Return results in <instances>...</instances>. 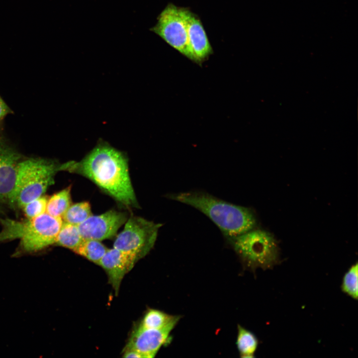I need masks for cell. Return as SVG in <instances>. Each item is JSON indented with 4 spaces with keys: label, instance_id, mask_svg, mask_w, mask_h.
I'll return each instance as SVG.
<instances>
[{
    "label": "cell",
    "instance_id": "1",
    "mask_svg": "<svg viewBox=\"0 0 358 358\" xmlns=\"http://www.w3.org/2000/svg\"><path fill=\"white\" fill-rule=\"evenodd\" d=\"M68 172L90 179L127 207L137 205L129 177L127 159L123 153L107 143L98 144L79 162L70 161Z\"/></svg>",
    "mask_w": 358,
    "mask_h": 358
},
{
    "label": "cell",
    "instance_id": "2",
    "mask_svg": "<svg viewBox=\"0 0 358 358\" xmlns=\"http://www.w3.org/2000/svg\"><path fill=\"white\" fill-rule=\"evenodd\" d=\"M167 197L203 213L219 228L224 237L244 233L257 225L255 215L250 208L227 202L207 192H180L168 194Z\"/></svg>",
    "mask_w": 358,
    "mask_h": 358
},
{
    "label": "cell",
    "instance_id": "3",
    "mask_svg": "<svg viewBox=\"0 0 358 358\" xmlns=\"http://www.w3.org/2000/svg\"><path fill=\"white\" fill-rule=\"evenodd\" d=\"M62 223V218L46 212L23 221L0 218V243L19 239L14 257L36 253L55 244Z\"/></svg>",
    "mask_w": 358,
    "mask_h": 358
},
{
    "label": "cell",
    "instance_id": "4",
    "mask_svg": "<svg viewBox=\"0 0 358 358\" xmlns=\"http://www.w3.org/2000/svg\"><path fill=\"white\" fill-rule=\"evenodd\" d=\"M70 162L60 164L43 158L21 160L17 164L14 186L8 205L21 208L44 195L60 171H68Z\"/></svg>",
    "mask_w": 358,
    "mask_h": 358
},
{
    "label": "cell",
    "instance_id": "5",
    "mask_svg": "<svg viewBox=\"0 0 358 358\" xmlns=\"http://www.w3.org/2000/svg\"><path fill=\"white\" fill-rule=\"evenodd\" d=\"M225 238L243 267L254 272L258 268L271 269L278 263L277 244L268 232L255 228Z\"/></svg>",
    "mask_w": 358,
    "mask_h": 358
},
{
    "label": "cell",
    "instance_id": "6",
    "mask_svg": "<svg viewBox=\"0 0 358 358\" xmlns=\"http://www.w3.org/2000/svg\"><path fill=\"white\" fill-rule=\"evenodd\" d=\"M117 236L113 247L134 256L137 260L146 255L156 241L162 224L138 216H131Z\"/></svg>",
    "mask_w": 358,
    "mask_h": 358
},
{
    "label": "cell",
    "instance_id": "7",
    "mask_svg": "<svg viewBox=\"0 0 358 358\" xmlns=\"http://www.w3.org/2000/svg\"><path fill=\"white\" fill-rule=\"evenodd\" d=\"M185 8L169 4L159 15L150 30L173 48L188 58V44Z\"/></svg>",
    "mask_w": 358,
    "mask_h": 358
},
{
    "label": "cell",
    "instance_id": "8",
    "mask_svg": "<svg viewBox=\"0 0 358 358\" xmlns=\"http://www.w3.org/2000/svg\"><path fill=\"white\" fill-rule=\"evenodd\" d=\"M127 220L125 213L109 210L99 215H91L78 226L84 239L101 241L114 236Z\"/></svg>",
    "mask_w": 358,
    "mask_h": 358
},
{
    "label": "cell",
    "instance_id": "9",
    "mask_svg": "<svg viewBox=\"0 0 358 358\" xmlns=\"http://www.w3.org/2000/svg\"><path fill=\"white\" fill-rule=\"evenodd\" d=\"M173 329H146L139 326L131 334L126 349L137 351L143 358H154L163 346L170 343Z\"/></svg>",
    "mask_w": 358,
    "mask_h": 358
},
{
    "label": "cell",
    "instance_id": "10",
    "mask_svg": "<svg viewBox=\"0 0 358 358\" xmlns=\"http://www.w3.org/2000/svg\"><path fill=\"white\" fill-rule=\"evenodd\" d=\"M21 160V155L7 143L0 131V207L8 205Z\"/></svg>",
    "mask_w": 358,
    "mask_h": 358
},
{
    "label": "cell",
    "instance_id": "11",
    "mask_svg": "<svg viewBox=\"0 0 358 358\" xmlns=\"http://www.w3.org/2000/svg\"><path fill=\"white\" fill-rule=\"evenodd\" d=\"M184 12L187 29L188 58L200 64L212 54V48L198 16L185 8Z\"/></svg>",
    "mask_w": 358,
    "mask_h": 358
},
{
    "label": "cell",
    "instance_id": "12",
    "mask_svg": "<svg viewBox=\"0 0 358 358\" xmlns=\"http://www.w3.org/2000/svg\"><path fill=\"white\" fill-rule=\"evenodd\" d=\"M137 260L132 255L115 248L108 249L98 265L106 272L109 282L117 294L124 275Z\"/></svg>",
    "mask_w": 358,
    "mask_h": 358
},
{
    "label": "cell",
    "instance_id": "13",
    "mask_svg": "<svg viewBox=\"0 0 358 358\" xmlns=\"http://www.w3.org/2000/svg\"><path fill=\"white\" fill-rule=\"evenodd\" d=\"M181 316L171 315L162 311L150 309L147 310L139 325L146 329H162L171 327L174 329Z\"/></svg>",
    "mask_w": 358,
    "mask_h": 358
},
{
    "label": "cell",
    "instance_id": "14",
    "mask_svg": "<svg viewBox=\"0 0 358 358\" xmlns=\"http://www.w3.org/2000/svg\"><path fill=\"white\" fill-rule=\"evenodd\" d=\"M236 345L241 358H252L255 357L259 341L253 333L239 324Z\"/></svg>",
    "mask_w": 358,
    "mask_h": 358
},
{
    "label": "cell",
    "instance_id": "15",
    "mask_svg": "<svg viewBox=\"0 0 358 358\" xmlns=\"http://www.w3.org/2000/svg\"><path fill=\"white\" fill-rule=\"evenodd\" d=\"M71 189L69 186L48 198L46 212L52 216L62 218L72 204Z\"/></svg>",
    "mask_w": 358,
    "mask_h": 358
},
{
    "label": "cell",
    "instance_id": "16",
    "mask_svg": "<svg viewBox=\"0 0 358 358\" xmlns=\"http://www.w3.org/2000/svg\"><path fill=\"white\" fill-rule=\"evenodd\" d=\"M83 240L78 225L63 221L55 244L73 250Z\"/></svg>",
    "mask_w": 358,
    "mask_h": 358
},
{
    "label": "cell",
    "instance_id": "17",
    "mask_svg": "<svg viewBox=\"0 0 358 358\" xmlns=\"http://www.w3.org/2000/svg\"><path fill=\"white\" fill-rule=\"evenodd\" d=\"M107 249L100 241L84 239L73 251L90 261L98 265Z\"/></svg>",
    "mask_w": 358,
    "mask_h": 358
},
{
    "label": "cell",
    "instance_id": "18",
    "mask_svg": "<svg viewBox=\"0 0 358 358\" xmlns=\"http://www.w3.org/2000/svg\"><path fill=\"white\" fill-rule=\"evenodd\" d=\"M88 202L83 201L71 204L62 217L64 222L78 225L91 215Z\"/></svg>",
    "mask_w": 358,
    "mask_h": 358
},
{
    "label": "cell",
    "instance_id": "19",
    "mask_svg": "<svg viewBox=\"0 0 358 358\" xmlns=\"http://www.w3.org/2000/svg\"><path fill=\"white\" fill-rule=\"evenodd\" d=\"M358 265L357 262L351 266L344 274L341 288L342 292L352 298L358 300Z\"/></svg>",
    "mask_w": 358,
    "mask_h": 358
},
{
    "label": "cell",
    "instance_id": "20",
    "mask_svg": "<svg viewBox=\"0 0 358 358\" xmlns=\"http://www.w3.org/2000/svg\"><path fill=\"white\" fill-rule=\"evenodd\" d=\"M48 198L44 195L25 204L21 209L27 219L36 217L46 212Z\"/></svg>",
    "mask_w": 358,
    "mask_h": 358
},
{
    "label": "cell",
    "instance_id": "21",
    "mask_svg": "<svg viewBox=\"0 0 358 358\" xmlns=\"http://www.w3.org/2000/svg\"><path fill=\"white\" fill-rule=\"evenodd\" d=\"M11 110L0 96V119L9 113Z\"/></svg>",
    "mask_w": 358,
    "mask_h": 358
},
{
    "label": "cell",
    "instance_id": "22",
    "mask_svg": "<svg viewBox=\"0 0 358 358\" xmlns=\"http://www.w3.org/2000/svg\"><path fill=\"white\" fill-rule=\"evenodd\" d=\"M123 354L124 358H143L140 353L132 349H126Z\"/></svg>",
    "mask_w": 358,
    "mask_h": 358
}]
</instances>
